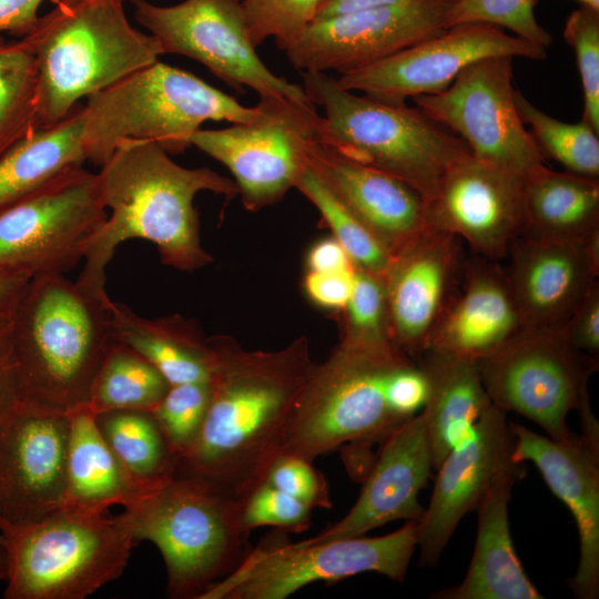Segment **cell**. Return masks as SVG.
I'll return each mask as SVG.
<instances>
[{"mask_svg":"<svg viewBox=\"0 0 599 599\" xmlns=\"http://www.w3.org/2000/svg\"><path fill=\"white\" fill-rule=\"evenodd\" d=\"M214 349L207 410L175 475L201 478L243 501L280 456L311 370L300 351L235 355L220 346Z\"/></svg>","mask_w":599,"mask_h":599,"instance_id":"1","label":"cell"},{"mask_svg":"<svg viewBox=\"0 0 599 599\" xmlns=\"http://www.w3.org/2000/svg\"><path fill=\"white\" fill-rule=\"evenodd\" d=\"M95 174L100 199L111 214L77 282L100 296H109L105 270L118 245L128 240L153 243L162 262L180 270L206 264L210 257L201 246L194 197L201 191L227 197L238 191L216 172L183 167L158 144L143 140L122 141Z\"/></svg>","mask_w":599,"mask_h":599,"instance_id":"2","label":"cell"},{"mask_svg":"<svg viewBox=\"0 0 599 599\" xmlns=\"http://www.w3.org/2000/svg\"><path fill=\"white\" fill-rule=\"evenodd\" d=\"M111 304L64 275L27 282L11 312L20 403L65 414L89 403L113 342Z\"/></svg>","mask_w":599,"mask_h":599,"instance_id":"3","label":"cell"},{"mask_svg":"<svg viewBox=\"0 0 599 599\" xmlns=\"http://www.w3.org/2000/svg\"><path fill=\"white\" fill-rule=\"evenodd\" d=\"M124 0H60L24 37L38 73V128L62 120L90 95L163 54L133 28Z\"/></svg>","mask_w":599,"mask_h":599,"instance_id":"4","label":"cell"},{"mask_svg":"<svg viewBox=\"0 0 599 599\" xmlns=\"http://www.w3.org/2000/svg\"><path fill=\"white\" fill-rule=\"evenodd\" d=\"M85 100L82 143L87 161L97 166L125 140L151 141L176 154L191 146L205 121L246 123L256 114L255 106L159 60Z\"/></svg>","mask_w":599,"mask_h":599,"instance_id":"5","label":"cell"},{"mask_svg":"<svg viewBox=\"0 0 599 599\" xmlns=\"http://www.w3.org/2000/svg\"><path fill=\"white\" fill-rule=\"evenodd\" d=\"M120 516L136 542L160 550L172 598L199 599L248 551L242 501L197 477L175 475Z\"/></svg>","mask_w":599,"mask_h":599,"instance_id":"6","label":"cell"},{"mask_svg":"<svg viewBox=\"0 0 599 599\" xmlns=\"http://www.w3.org/2000/svg\"><path fill=\"white\" fill-rule=\"evenodd\" d=\"M135 539L108 510L61 507L37 520H0L6 599H84L121 576Z\"/></svg>","mask_w":599,"mask_h":599,"instance_id":"7","label":"cell"},{"mask_svg":"<svg viewBox=\"0 0 599 599\" xmlns=\"http://www.w3.org/2000/svg\"><path fill=\"white\" fill-rule=\"evenodd\" d=\"M303 89L325 111L322 140L341 154L400 179L426 201L467 144L417 108L344 89L325 72H301Z\"/></svg>","mask_w":599,"mask_h":599,"instance_id":"8","label":"cell"},{"mask_svg":"<svg viewBox=\"0 0 599 599\" xmlns=\"http://www.w3.org/2000/svg\"><path fill=\"white\" fill-rule=\"evenodd\" d=\"M400 349L372 352L344 346L325 366L311 372L293 409L280 455L312 461L338 447L357 460L384 443L406 419L386 399V383L408 361Z\"/></svg>","mask_w":599,"mask_h":599,"instance_id":"9","label":"cell"},{"mask_svg":"<svg viewBox=\"0 0 599 599\" xmlns=\"http://www.w3.org/2000/svg\"><path fill=\"white\" fill-rule=\"evenodd\" d=\"M417 521L379 537L356 536L316 544L272 538L199 599H285L315 581L336 582L362 572L403 581L417 547Z\"/></svg>","mask_w":599,"mask_h":599,"instance_id":"10","label":"cell"},{"mask_svg":"<svg viewBox=\"0 0 599 599\" xmlns=\"http://www.w3.org/2000/svg\"><path fill=\"white\" fill-rule=\"evenodd\" d=\"M108 219L97 174L71 167L0 212V276L64 275Z\"/></svg>","mask_w":599,"mask_h":599,"instance_id":"11","label":"cell"},{"mask_svg":"<svg viewBox=\"0 0 599 599\" xmlns=\"http://www.w3.org/2000/svg\"><path fill=\"white\" fill-rule=\"evenodd\" d=\"M597 364L570 345L564 327H524L477 362L494 406L526 417L558 441L572 436L568 415L589 399L588 378Z\"/></svg>","mask_w":599,"mask_h":599,"instance_id":"12","label":"cell"},{"mask_svg":"<svg viewBox=\"0 0 599 599\" xmlns=\"http://www.w3.org/2000/svg\"><path fill=\"white\" fill-rule=\"evenodd\" d=\"M255 109L250 122L200 129L191 140V145L230 170L250 207L272 203L296 184L322 140L324 124L311 101L263 95Z\"/></svg>","mask_w":599,"mask_h":599,"instance_id":"13","label":"cell"},{"mask_svg":"<svg viewBox=\"0 0 599 599\" xmlns=\"http://www.w3.org/2000/svg\"><path fill=\"white\" fill-rule=\"evenodd\" d=\"M512 60H476L444 91L412 99L425 116L460 138L475 159L528 181L547 166L515 103Z\"/></svg>","mask_w":599,"mask_h":599,"instance_id":"14","label":"cell"},{"mask_svg":"<svg viewBox=\"0 0 599 599\" xmlns=\"http://www.w3.org/2000/svg\"><path fill=\"white\" fill-rule=\"evenodd\" d=\"M135 20L160 43L163 54L189 57L238 92L309 101L303 87L271 72L256 53L242 0H184L156 6L130 0Z\"/></svg>","mask_w":599,"mask_h":599,"instance_id":"15","label":"cell"},{"mask_svg":"<svg viewBox=\"0 0 599 599\" xmlns=\"http://www.w3.org/2000/svg\"><path fill=\"white\" fill-rule=\"evenodd\" d=\"M494 55L544 60L546 49L489 23H461L337 79L346 90L404 105L447 89L469 63Z\"/></svg>","mask_w":599,"mask_h":599,"instance_id":"16","label":"cell"},{"mask_svg":"<svg viewBox=\"0 0 599 599\" xmlns=\"http://www.w3.org/2000/svg\"><path fill=\"white\" fill-rule=\"evenodd\" d=\"M451 0H412L312 22L285 51L305 72L344 74L446 29Z\"/></svg>","mask_w":599,"mask_h":599,"instance_id":"17","label":"cell"},{"mask_svg":"<svg viewBox=\"0 0 599 599\" xmlns=\"http://www.w3.org/2000/svg\"><path fill=\"white\" fill-rule=\"evenodd\" d=\"M526 182L468 154L448 167L425 201L427 227L464 240L478 256L498 262L525 231Z\"/></svg>","mask_w":599,"mask_h":599,"instance_id":"18","label":"cell"},{"mask_svg":"<svg viewBox=\"0 0 599 599\" xmlns=\"http://www.w3.org/2000/svg\"><path fill=\"white\" fill-rule=\"evenodd\" d=\"M69 416L20 403L0 420V520L24 524L62 507Z\"/></svg>","mask_w":599,"mask_h":599,"instance_id":"19","label":"cell"},{"mask_svg":"<svg viewBox=\"0 0 599 599\" xmlns=\"http://www.w3.org/2000/svg\"><path fill=\"white\" fill-rule=\"evenodd\" d=\"M506 413L491 405L436 469L428 506L417 521L419 565L434 567L460 519L475 510L495 477L514 463Z\"/></svg>","mask_w":599,"mask_h":599,"instance_id":"20","label":"cell"},{"mask_svg":"<svg viewBox=\"0 0 599 599\" xmlns=\"http://www.w3.org/2000/svg\"><path fill=\"white\" fill-rule=\"evenodd\" d=\"M464 266L460 240L430 227L393 255L383 281L390 335L405 354L425 351Z\"/></svg>","mask_w":599,"mask_h":599,"instance_id":"21","label":"cell"},{"mask_svg":"<svg viewBox=\"0 0 599 599\" xmlns=\"http://www.w3.org/2000/svg\"><path fill=\"white\" fill-rule=\"evenodd\" d=\"M512 459L531 461L549 489L570 510L579 537V560L568 583L579 599L599 595V441L582 434L565 441L510 424Z\"/></svg>","mask_w":599,"mask_h":599,"instance_id":"22","label":"cell"},{"mask_svg":"<svg viewBox=\"0 0 599 599\" xmlns=\"http://www.w3.org/2000/svg\"><path fill=\"white\" fill-rule=\"evenodd\" d=\"M505 268L524 327H562L599 275V232L585 241L525 236Z\"/></svg>","mask_w":599,"mask_h":599,"instance_id":"23","label":"cell"},{"mask_svg":"<svg viewBox=\"0 0 599 599\" xmlns=\"http://www.w3.org/2000/svg\"><path fill=\"white\" fill-rule=\"evenodd\" d=\"M433 470L427 432L422 415L417 414L382 444L351 510L327 529L297 542L363 536L399 519L418 521L425 510L418 501L419 493L427 486Z\"/></svg>","mask_w":599,"mask_h":599,"instance_id":"24","label":"cell"},{"mask_svg":"<svg viewBox=\"0 0 599 599\" xmlns=\"http://www.w3.org/2000/svg\"><path fill=\"white\" fill-rule=\"evenodd\" d=\"M308 165L392 255L427 227L424 197L400 179L354 161L323 140Z\"/></svg>","mask_w":599,"mask_h":599,"instance_id":"25","label":"cell"},{"mask_svg":"<svg viewBox=\"0 0 599 599\" xmlns=\"http://www.w3.org/2000/svg\"><path fill=\"white\" fill-rule=\"evenodd\" d=\"M463 275L461 291L447 305L425 351L479 362L524 324L505 268L497 262L480 256L465 262Z\"/></svg>","mask_w":599,"mask_h":599,"instance_id":"26","label":"cell"},{"mask_svg":"<svg viewBox=\"0 0 599 599\" xmlns=\"http://www.w3.org/2000/svg\"><path fill=\"white\" fill-rule=\"evenodd\" d=\"M522 463H511L491 481L475 510L477 536L471 560L460 585L437 592L441 599H540L516 555L508 507L515 483L524 477Z\"/></svg>","mask_w":599,"mask_h":599,"instance_id":"27","label":"cell"},{"mask_svg":"<svg viewBox=\"0 0 599 599\" xmlns=\"http://www.w3.org/2000/svg\"><path fill=\"white\" fill-rule=\"evenodd\" d=\"M422 354L428 394L419 414L436 470L493 404L477 362L432 351Z\"/></svg>","mask_w":599,"mask_h":599,"instance_id":"28","label":"cell"},{"mask_svg":"<svg viewBox=\"0 0 599 599\" xmlns=\"http://www.w3.org/2000/svg\"><path fill=\"white\" fill-rule=\"evenodd\" d=\"M69 438L62 507L108 510L138 501L145 493L118 461L88 405L68 413Z\"/></svg>","mask_w":599,"mask_h":599,"instance_id":"29","label":"cell"},{"mask_svg":"<svg viewBox=\"0 0 599 599\" xmlns=\"http://www.w3.org/2000/svg\"><path fill=\"white\" fill-rule=\"evenodd\" d=\"M113 338L149 361L170 385L206 383L215 365L214 346L202 343L181 319H149L112 301Z\"/></svg>","mask_w":599,"mask_h":599,"instance_id":"30","label":"cell"},{"mask_svg":"<svg viewBox=\"0 0 599 599\" xmlns=\"http://www.w3.org/2000/svg\"><path fill=\"white\" fill-rule=\"evenodd\" d=\"M83 103L59 122L38 128L0 158V212L27 197L62 172L87 162Z\"/></svg>","mask_w":599,"mask_h":599,"instance_id":"31","label":"cell"},{"mask_svg":"<svg viewBox=\"0 0 599 599\" xmlns=\"http://www.w3.org/2000/svg\"><path fill=\"white\" fill-rule=\"evenodd\" d=\"M525 205L521 236L585 241L599 232V179L547 167L526 182Z\"/></svg>","mask_w":599,"mask_h":599,"instance_id":"32","label":"cell"},{"mask_svg":"<svg viewBox=\"0 0 599 599\" xmlns=\"http://www.w3.org/2000/svg\"><path fill=\"white\" fill-rule=\"evenodd\" d=\"M95 422L118 461L145 494L175 476L177 461L151 413L110 410L95 414Z\"/></svg>","mask_w":599,"mask_h":599,"instance_id":"33","label":"cell"},{"mask_svg":"<svg viewBox=\"0 0 599 599\" xmlns=\"http://www.w3.org/2000/svg\"><path fill=\"white\" fill-rule=\"evenodd\" d=\"M170 384L141 354L113 338L92 386L89 408L94 413H151Z\"/></svg>","mask_w":599,"mask_h":599,"instance_id":"34","label":"cell"},{"mask_svg":"<svg viewBox=\"0 0 599 599\" xmlns=\"http://www.w3.org/2000/svg\"><path fill=\"white\" fill-rule=\"evenodd\" d=\"M37 114L34 55L23 38L0 35V158L38 129Z\"/></svg>","mask_w":599,"mask_h":599,"instance_id":"35","label":"cell"},{"mask_svg":"<svg viewBox=\"0 0 599 599\" xmlns=\"http://www.w3.org/2000/svg\"><path fill=\"white\" fill-rule=\"evenodd\" d=\"M515 103L524 124L545 158L565 167V171L599 179V133L581 118L577 123L557 120L535 106L519 90L515 89Z\"/></svg>","mask_w":599,"mask_h":599,"instance_id":"36","label":"cell"},{"mask_svg":"<svg viewBox=\"0 0 599 599\" xmlns=\"http://www.w3.org/2000/svg\"><path fill=\"white\" fill-rule=\"evenodd\" d=\"M295 186L318 209L355 266L384 278L393 255L309 165L303 170Z\"/></svg>","mask_w":599,"mask_h":599,"instance_id":"37","label":"cell"},{"mask_svg":"<svg viewBox=\"0 0 599 599\" xmlns=\"http://www.w3.org/2000/svg\"><path fill=\"white\" fill-rule=\"evenodd\" d=\"M345 308L351 327L345 346L372 352L399 349L390 335L383 278L356 267Z\"/></svg>","mask_w":599,"mask_h":599,"instance_id":"38","label":"cell"},{"mask_svg":"<svg viewBox=\"0 0 599 599\" xmlns=\"http://www.w3.org/2000/svg\"><path fill=\"white\" fill-rule=\"evenodd\" d=\"M210 397V382L170 385L151 412L176 461L194 443L203 424Z\"/></svg>","mask_w":599,"mask_h":599,"instance_id":"39","label":"cell"},{"mask_svg":"<svg viewBox=\"0 0 599 599\" xmlns=\"http://www.w3.org/2000/svg\"><path fill=\"white\" fill-rule=\"evenodd\" d=\"M322 0H242L251 41L258 47L270 37L286 51L314 21Z\"/></svg>","mask_w":599,"mask_h":599,"instance_id":"40","label":"cell"},{"mask_svg":"<svg viewBox=\"0 0 599 599\" xmlns=\"http://www.w3.org/2000/svg\"><path fill=\"white\" fill-rule=\"evenodd\" d=\"M537 0H457L449 9L446 29L461 23H489L512 31L517 37L542 49L551 35L537 22Z\"/></svg>","mask_w":599,"mask_h":599,"instance_id":"41","label":"cell"},{"mask_svg":"<svg viewBox=\"0 0 599 599\" xmlns=\"http://www.w3.org/2000/svg\"><path fill=\"white\" fill-rule=\"evenodd\" d=\"M564 38L573 49L583 91L582 119L599 133V10L582 6L570 13Z\"/></svg>","mask_w":599,"mask_h":599,"instance_id":"42","label":"cell"},{"mask_svg":"<svg viewBox=\"0 0 599 599\" xmlns=\"http://www.w3.org/2000/svg\"><path fill=\"white\" fill-rule=\"evenodd\" d=\"M311 511L307 505L263 483L242 501V522L247 531L272 526L301 532L311 525Z\"/></svg>","mask_w":599,"mask_h":599,"instance_id":"43","label":"cell"},{"mask_svg":"<svg viewBox=\"0 0 599 599\" xmlns=\"http://www.w3.org/2000/svg\"><path fill=\"white\" fill-rule=\"evenodd\" d=\"M263 483L302 501L312 509L332 507L326 478L312 465V461L301 457L280 455L272 463Z\"/></svg>","mask_w":599,"mask_h":599,"instance_id":"44","label":"cell"},{"mask_svg":"<svg viewBox=\"0 0 599 599\" xmlns=\"http://www.w3.org/2000/svg\"><path fill=\"white\" fill-rule=\"evenodd\" d=\"M428 394L427 377L410 359L398 365L386 383V399L390 409L403 419H410L425 405Z\"/></svg>","mask_w":599,"mask_h":599,"instance_id":"45","label":"cell"},{"mask_svg":"<svg viewBox=\"0 0 599 599\" xmlns=\"http://www.w3.org/2000/svg\"><path fill=\"white\" fill-rule=\"evenodd\" d=\"M570 345L591 357L599 354V281H596L586 296L562 326Z\"/></svg>","mask_w":599,"mask_h":599,"instance_id":"46","label":"cell"},{"mask_svg":"<svg viewBox=\"0 0 599 599\" xmlns=\"http://www.w3.org/2000/svg\"><path fill=\"white\" fill-rule=\"evenodd\" d=\"M11 312L0 313V420L20 404Z\"/></svg>","mask_w":599,"mask_h":599,"instance_id":"47","label":"cell"},{"mask_svg":"<svg viewBox=\"0 0 599 599\" xmlns=\"http://www.w3.org/2000/svg\"><path fill=\"white\" fill-rule=\"evenodd\" d=\"M355 267L336 272H312L305 281L309 297L328 308H345L354 282Z\"/></svg>","mask_w":599,"mask_h":599,"instance_id":"48","label":"cell"},{"mask_svg":"<svg viewBox=\"0 0 599 599\" xmlns=\"http://www.w3.org/2000/svg\"><path fill=\"white\" fill-rule=\"evenodd\" d=\"M43 0H0V32L27 35L39 20Z\"/></svg>","mask_w":599,"mask_h":599,"instance_id":"49","label":"cell"},{"mask_svg":"<svg viewBox=\"0 0 599 599\" xmlns=\"http://www.w3.org/2000/svg\"><path fill=\"white\" fill-rule=\"evenodd\" d=\"M352 261L335 238L317 243L309 252L308 264L312 272H336L347 270Z\"/></svg>","mask_w":599,"mask_h":599,"instance_id":"50","label":"cell"},{"mask_svg":"<svg viewBox=\"0 0 599 599\" xmlns=\"http://www.w3.org/2000/svg\"><path fill=\"white\" fill-rule=\"evenodd\" d=\"M407 1L412 0H322L314 21L359 10L395 6Z\"/></svg>","mask_w":599,"mask_h":599,"instance_id":"51","label":"cell"},{"mask_svg":"<svg viewBox=\"0 0 599 599\" xmlns=\"http://www.w3.org/2000/svg\"><path fill=\"white\" fill-rule=\"evenodd\" d=\"M28 281L22 276H0V313L13 309Z\"/></svg>","mask_w":599,"mask_h":599,"instance_id":"52","label":"cell"},{"mask_svg":"<svg viewBox=\"0 0 599 599\" xmlns=\"http://www.w3.org/2000/svg\"><path fill=\"white\" fill-rule=\"evenodd\" d=\"M8 558L3 546L0 544V580L7 579Z\"/></svg>","mask_w":599,"mask_h":599,"instance_id":"53","label":"cell"},{"mask_svg":"<svg viewBox=\"0 0 599 599\" xmlns=\"http://www.w3.org/2000/svg\"><path fill=\"white\" fill-rule=\"evenodd\" d=\"M582 6L590 7L592 9L599 10V0H579Z\"/></svg>","mask_w":599,"mask_h":599,"instance_id":"54","label":"cell"},{"mask_svg":"<svg viewBox=\"0 0 599 599\" xmlns=\"http://www.w3.org/2000/svg\"><path fill=\"white\" fill-rule=\"evenodd\" d=\"M51 2H54V1H60V0H50Z\"/></svg>","mask_w":599,"mask_h":599,"instance_id":"55","label":"cell"},{"mask_svg":"<svg viewBox=\"0 0 599 599\" xmlns=\"http://www.w3.org/2000/svg\"><path fill=\"white\" fill-rule=\"evenodd\" d=\"M453 2H456L457 0H451Z\"/></svg>","mask_w":599,"mask_h":599,"instance_id":"56","label":"cell"}]
</instances>
